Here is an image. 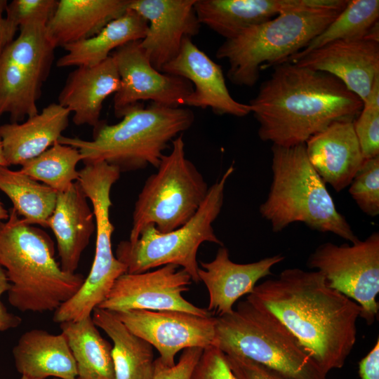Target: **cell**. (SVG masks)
I'll list each match as a JSON object with an SVG mask.
<instances>
[{
    "mask_svg": "<svg viewBox=\"0 0 379 379\" xmlns=\"http://www.w3.org/2000/svg\"><path fill=\"white\" fill-rule=\"evenodd\" d=\"M120 174L118 168L104 161L84 164L79 171L77 181L91 202L94 213L95 251L88 277L74 295L54 312V322L76 321L91 316L105 299L117 279L126 273V266L112 251L114 227L109 218L112 206L110 192Z\"/></svg>",
    "mask_w": 379,
    "mask_h": 379,
    "instance_id": "30bf717a",
    "label": "cell"
},
{
    "mask_svg": "<svg viewBox=\"0 0 379 379\" xmlns=\"http://www.w3.org/2000/svg\"><path fill=\"white\" fill-rule=\"evenodd\" d=\"M344 8H307L279 14L225 39L215 56L227 60V77L232 84L252 87L260 70L287 62Z\"/></svg>",
    "mask_w": 379,
    "mask_h": 379,
    "instance_id": "8992f818",
    "label": "cell"
},
{
    "mask_svg": "<svg viewBox=\"0 0 379 379\" xmlns=\"http://www.w3.org/2000/svg\"><path fill=\"white\" fill-rule=\"evenodd\" d=\"M70 113L53 102L25 121L1 125L0 139L8 166L22 165L52 146L67 128Z\"/></svg>",
    "mask_w": 379,
    "mask_h": 379,
    "instance_id": "d4e9b609",
    "label": "cell"
},
{
    "mask_svg": "<svg viewBox=\"0 0 379 379\" xmlns=\"http://www.w3.org/2000/svg\"><path fill=\"white\" fill-rule=\"evenodd\" d=\"M272 182L267 199L259 208L272 231L279 232L300 222L321 232H331L349 241L359 239L312 166L305 143L291 147L272 145Z\"/></svg>",
    "mask_w": 379,
    "mask_h": 379,
    "instance_id": "5b68a950",
    "label": "cell"
},
{
    "mask_svg": "<svg viewBox=\"0 0 379 379\" xmlns=\"http://www.w3.org/2000/svg\"><path fill=\"white\" fill-rule=\"evenodd\" d=\"M379 18L378 0L348 1L345 8L302 50L291 56L287 62H294L329 43L364 39Z\"/></svg>",
    "mask_w": 379,
    "mask_h": 379,
    "instance_id": "4dcf8cb0",
    "label": "cell"
},
{
    "mask_svg": "<svg viewBox=\"0 0 379 379\" xmlns=\"http://www.w3.org/2000/svg\"><path fill=\"white\" fill-rule=\"evenodd\" d=\"M82 159L78 149L56 141L39 156L23 163L20 171L57 192H63L78 180L77 165Z\"/></svg>",
    "mask_w": 379,
    "mask_h": 379,
    "instance_id": "1f68e13d",
    "label": "cell"
},
{
    "mask_svg": "<svg viewBox=\"0 0 379 379\" xmlns=\"http://www.w3.org/2000/svg\"><path fill=\"white\" fill-rule=\"evenodd\" d=\"M59 324L76 362L77 379H116L112 346L102 337L91 315Z\"/></svg>",
    "mask_w": 379,
    "mask_h": 379,
    "instance_id": "f1b7e54d",
    "label": "cell"
},
{
    "mask_svg": "<svg viewBox=\"0 0 379 379\" xmlns=\"http://www.w3.org/2000/svg\"><path fill=\"white\" fill-rule=\"evenodd\" d=\"M337 4L335 0H196L194 8L200 24L229 39L281 13Z\"/></svg>",
    "mask_w": 379,
    "mask_h": 379,
    "instance_id": "d6986e66",
    "label": "cell"
},
{
    "mask_svg": "<svg viewBox=\"0 0 379 379\" xmlns=\"http://www.w3.org/2000/svg\"><path fill=\"white\" fill-rule=\"evenodd\" d=\"M52 379H58V378H52Z\"/></svg>",
    "mask_w": 379,
    "mask_h": 379,
    "instance_id": "f6af8a7d",
    "label": "cell"
},
{
    "mask_svg": "<svg viewBox=\"0 0 379 379\" xmlns=\"http://www.w3.org/2000/svg\"><path fill=\"white\" fill-rule=\"evenodd\" d=\"M16 370L22 375L46 379H77L75 360L62 333L42 329L24 333L13 348Z\"/></svg>",
    "mask_w": 379,
    "mask_h": 379,
    "instance_id": "484cf974",
    "label": "cell"
},
{
    "mask_svg": "<svg viewBox=\"0 0 379 379\" xmlns=\"http://www.w3.org/2000/svg\"><path fill=\"white\" fill-rule=\"evenodd\" d=\"M0 165L1 166H9L4 154L3 149H2V145L1 141L0 139Z\"/></svg>",
    "mask_w": 379,
    "mask_h": 379,
    "instance_id": "7bdbcfd3",
    "label": "cell"
},
{
    "mask_svg": "<svg viewBox=\"0 0 379 379\" xmlns=\"http://www.w3.org/2000/svg\"><path fill=\"white\" fill-rule=\"evenodd\" d=\"M78 181L63 192H58L54 211L47 221L55 234L60 267L74 273L81 254L95 230L93 210Z\"/></svg>",
    "mask_w": 379,
    "mask_h": 379,
    "instance_id": "7402d4cb",
    "label": "cell"
},
{
    "mask_svg": "<svg viewBox=\"0 0 379 379\" xmlns=\"http://www.w3.org/2000/svg\"><path fill=\"white\" fill-rule=\"evenodd\" d=\"M234 171V166H230L208 188L198 211L184 225L161 233L154 225H149L142 230L136 241H120L115 256L126 266V273H142L166 265H175L186 271L192 281L199 282L197 260L199 247L204 242L223 246L212 224L220 213L225 185Z\"/></svg>",
    "mask_w": 379,
    "mask_h": 379,
    "instance_id": "ba28073f",
    "label": "cell"
},
{
    "mask_svg": "<svg viewBox=\"0 0 379 379\" xmlns=\"http://www.w3.org/2000/svg\"><path fill=\"white\" fill-rule=\"evenodd\" d=\"M7 6L6 1H0V51H1V26L3 20L2 13L5 11V8Z\"/></svg>",
    "mask_w": 379,
    "mask_h": 379,
    "instance_id": "b9f144b4",
    "label": "cell"
},
{
    "mask_svg": "<svg viewBox=\"0 0 379 379\" xmlns=\"http://www.w3.org/2000/svg\"><path fill=\"white\" fill-rule=\"evenodd\" d=\"M161 72L183 77L193 86L185 105L210 108L218 115L238 117L251 113L248 104L235 100L230 95L221 67L213 61L186 36L177 56L165 65Z\"/></svg>",
    "mask_w": 379,
    "mask_h": 379,
    "instance_id": "e0dca14e",
    "label": "cell"
},
{
    "mask_svg": "<svg viewBox=\"0 0 379 379\" xmlns=\"http://www.w3.org/2000/svg\"><path fill=\"white\" fill-rule=\"evenodd\" d=\"M120 87V77L113 58L93 66H80L71 72L58 95V104L73 113L75 125L95 128L100 122L102 104Z\"/></svg>",
    "mask_w": 379,
    "mask_h": 379,
    "instance_id": "603a6c76",
    "label": "cell"
},
{
    "mask_svg": "<svg viewBox=\"0 0 379 379\" xmlns=\"http://www.w3.org/2000/svg\"><path fill=\"white\" fill-rule=\"evenodd\" d=\"M148 23L134 11L128 8L120 17L109 22L95 36L67 44V53L56 62L58 67L93 66L111 55L117 48L146 35Z\"/></svg>",
    "mask_w": 379,
    "mask_h": 379,
    "instance_id": "4316f807",
    "label": "cell"
},
{
    "mask_svg": "<svg viewBox=\"0 0 379 379\" xmlns=\"http://www.w3.org/2000/svg\"><path fill=\"white\" fill-rule=\"evenodd\" d=\"M191 379H236L225 358L218 347L204 349L193 371Z\"/></svg>",
    "mask_w": 379,
    "mask_h": 379,
    "instance_id": "d590c367",
    "label": "cell"
},
{
    "mask_svg": "<svg viewBox=\"0 0 379 379\" xmlns=\"http://www.w3.org/2000/svg\"><path fill=\"white\" fill-rule=\"evenodd\" d=\"M349 193L364 213L371 217L379 214V156L364 160Z\"/></svg>",
    "mask_w": 379,
    "mask_h": 379,
    "instance_id": "e575fe53",
    "label": "cell"
},
{
    "mask_svg": "<svg viewBox=\"0 0 379 379\" xmlns=\"http://www.w3.org/2000/svg\"><path fill=\"white\" fill-rule=\"evenodd\" d=\"M131 332L149 343L159 353L158 359L173 366L176 354L190 347L212 345L216 317L188 312L131 310L111 312Z\"/></svg>",
    "mask_w": 379,
    "mask_h": 379,
    "instance_id": "9a60e30c",
    "label": "cell"
},
{
    "mask_svg": "<svg viewBox=\"0 0 379 379\" xmlns=\"http://www.w3.org/2000/svg\"><path fill=\"white\" fill-rule=\"evenodd\" d=\"M171 142V152L163 154L157 173L147 178L135 203L128 239L131 243L149 225L161 233L184 225L207 195L209 187L203 175L185 157L182 135Z\"/></svg>",
    "mask_w": 379,
    "mask_h": 379,
    "instance_id": "9c48e42d",
    "label": "cell"
},
{
    "mask_svg": "<svg viewBox=\"0 0 379 379\" xmlns=\"http://www.w3.org/2000/svg\"><path fill=\"white\" fill-rule=\"evenodd\" d=\"M20 379H34V378H28V377H26V376H24V375H22L21 378Z\"/></svg>",
    "mask_w": 379,
    "mask_h": 379,
    "instance_id": "ee69618b",
    "label": "cell"
},
{
    "mask_svg": "<svg viewBox=\"0 0 379 379\" xmlns=\"http://www.w3.org/2000/svg\"><path fill=\"white\" fill-rule=\"evenodd\" d=\"M292 62L334 76L364 103L379 76V41L367 39L336 41Z\"/></svg>",
    "mask_w": 379,
    "mask_h": 379,
    "instance_id": "ac0fdd59",
    "label": "cell"
},
{
    "mask_svg": "<svg viewBox=\"0 0 379 379\" xmlns=\"http://www.w3.org/2000/svg\"><path fill=\"white\" fill-rule=\"evenodd\" d=\"M195 1L130 0L128 8L147 21L140 46L157 71L177 56L185 37L199 34L201 24L194 8Z\"/></svg>",
    "mask_w": 379,
    "mask_h": 379,
    "instance_id": "2e32d148",
    "label": "cell"
},
{
    "mask_svg": "<svg viewBox=\"0 0 379 379\" xmlns=\"http://www.w3.org/2000/svg\"><path fill=\"white\" fill-rule=\"evenodd\" d=\"M120 77V87L114 96V112L117 118L142 100L170 107L185 105L193 92L187 79L157 71L150 63L140 41L128 42L112 53Z\"/></svg>",
    "mask_w": 379,
    "mask_h": 379,
    "instance_id": "4fadbf2b",
    "label": "cell"
},
{
    "mask_svg": "<svg viewBox=\"0 0 379 379\" xmlns=\"http://www.w3.org/2000/svg\"><path fill=\"white\" fill-rule=\"evenodd\" d=\"M213 346L250 359L290 379H326L295 337L269 312L248 301L216 317Z\"/></svg>",
    "mask_w": 379,
    "mask_h": 379,
    "instance_id": "52a82bcc",
    "label": "cell"
},
{
    "mask_svg": "<svg viewBox=\"0 0 379 379\" xmlns=\"http://www.w3.org/2000/svg\"><path fill=\"white\" fill-rule=\"evenodd\" d=\"M0 190L11 201L13 208L29 224L47 227L58 192L20 171L0 165Z\"/></svg>",
    "mask_w": 379,
    "mask_h": 379,
    "instance_id": "f546056e",
    "label": "cell"
},
{
    "mask_svg": "<svg viewBox=\"0 0 379 379\" xmlns=\"http://www.w3.org/2000/svg\"><path fill=\"white\" fill-rule=\"evenodd\" d=\"M166 265L153 271L124 273L117 279L105 299L97 307L110 312L131 310H175L201 317L213 316L206 308L184 298L192 278L183 269Z\"/></svg>",
    "mask_w": 379,
    "mask_h": 379,
    "instance_id": "5bb4252c",
    "label": "cell"
},
{
    "mask_svg": "<svg viewBox=\"0 0 379 379\" xmlns=\"http://www.w3.org/2000/svg\"><path fill=\"white\" fill-rule=\"evenodd\" d=\"M248 105L260 138L282 147L304 144L333 122L354 121L363 107L334 76L290 62L275 66Z\"/></svg>",
    "mask_w": 379,
    "mask_h": 379,
    "instance_id": "7a4b0ae2",
    "label": "cell"
},
{
    "mask_svg": "<svg viewBox=\"0 0 379 379\" xmlns=\"http://www.w3.org/2000/svg\"><path fill=\"white\" fill-rule=\"evenodd\" d=\"M194 119L188 108L154 102L145 107L140 103L117 124L100 121L93 129L92 140L61 135L58 142L78 149L84 164L104 161L121 173L149 165L157 168L169 142L188 130Z\"/></svg>",
    "mask_w": 379,
    "mask_h": 379,
    "instance_id": "277c9868",
    "label": "cell"
},
{
    "mask_svg": "<svg viewBox=\"0 0 379 379\" xmlns=\"http://www.w3.org/2000/svg\"><path fill=\"white\" fill-rule=\"evenodd\" d=\"M361 379H379V340L373 349L359 363Z\"/></svg>",
    "mask_w": 379,
    "mask_h": 379,
    "instance_id": "ab89813d",
    "label": "cell"
},
{
    "mask_svg": "<svg viewBox=\"0 0 379 379\" xmlns=\"http://www.w3.org/2000/svg\"><path fill=\"white\" fill-rule=\"evenodd\" d=\"M225 355L236 379H290L250 359L234 354Z\"/></svg>",
    "mask_w": 379,
    "mask_h": 379,
    "instance_id": "74e56055",
    "label": "cell"
},
{
    "mask_svg": "<svg viewBox=\"0 0 379 379\" xmlns=\"http://www.w3.org/2000/svg\"><path fill=\"white\" fill-rule=\"evenodd\" d=\"M58 4L57 0H13L7 4L1 26V50L15 39L21 26L36 20L48 21Z\"/></svg>",
    "mask_w": 379,
    "mask_h": 379,
    "instance_id": "d6a6232c",
    "label": "cell"
},
{
    "mask_svg": "<svg viewBox=\"0 0 379 379\" xmlns=\"http://www.w3.org/2000/svg\"><path fill=\"white\" fill-rule=\"evenodd\" d=\"M284 256L276 255L260 260L239 264L230 259L227 248L220 246L215 258L201 262L199 281L204 282L209 295L206 308L213 315L220 317L233 311V305L243 295L251 293L257 282L272 274V267Z\"/></svg>",
    "mask_w": 379,
    "mask_h": 379,
    "instance_id": "ffe728a7",
    "label": "cell"
},
{
    "mask_svg": "<svg viewBox=\"0 0 379 379\" xmlns=\"http://www.w3.org/2000/svg\"><path fill=\"white\" fill-rule=\"evenodd\" d=\"M10 283L8 280L6 271L0 266V332L6 331L18 327L22 322V319L8 311L1 300V295L8 292Z\"/></svg>",
    "mask_w": 379,
    "mask_h": 379,
    "instance_id": "f35d334b",
    "label": "cell"
},
{
    "mask_svg": "<svg viewBox=\"0 0 379 379\" xmlns=\"http://www.w3.org/2000/svg\"><path fill=\"white\" fill-rule=\"evenodd\" d=\"M47 20L21 26L18 36L0 51V118L21 123L39 113L37 101L55 58L46 36Z\"/></svg>",
    "mask_w": 379,
    "mask_h": 379,
    "instance_id": "8fae6325",
    "label": "cell"
},
{
    "mask_svg": "<svg viewBox=\"0 0 379 379\" xmlns=\"http://www.w3.org/2000/svg\"><path fill=\"white\" fill-rule=\"evenodd\" d=\"M91 317L113 342L116 379H152L155 368L153 347L131 332L110 311L95 307Z\"/></svg>",
    "mask_w": 379,
    "mask_h": 379,
    "instance_id": "83f0119b",
    "label": "cell"
},
{
    "mask_svg": "<svg viewBox=\"0 0 379 379\" xmlns=\"http://www.w3.org/2000/svg\"><path fill=\"white\" fill-rule=\"evenodd\" d=\"M130 0H60L46 25L55 47L89 39L122 15Z\"/></svg>",
    "mask_w": 379,
    "mask_h": 379,
    "instance_id": "cb8c5ba5",
    "label": "cell"
},
{
    "mask_svg": "<svg viewBox=\"0 0 379 379\" xmlns=\"http://www.w3.org/2000/svg\"><path fill=\"white\" fill-rule=\"evenodd\" d=\"M307 265L321 272L331 288L359 305L360 317L372 325L379 310L378 232L351 245L322 244L309 256Z\"/></svg>",
    "mask_w": 379,
    "mask_h": 379,
    "instance_id": "7c38bea8",
    "label": "cell"
},
{
    "mask_svg": "<svg viewBox=\"0 0 379 379\" xmlns=\"http://www.w3.org/2000/svg\"><path fill=\"white\" fill-rule=\"evenodd\" d=\"M354 128L364 159L379 156V76L354 121Z\"/></svg>",
    "mask_w": 379,
    "mask_h": 379,
    "instance_id": "836d02e7",
    "label": "cell"
},
{
    "mask_svg": "<svg viewBox=\"0 0 379 379\" xmlns=\"http://www.w3.org/2000/svg\"><path fill=\"white\" fill-rule=\"evenodd\" d=\"M204 349L190 347L183 350L179 360L172 366L155 359L154 373L152 379H191L193 371L199 360Z\"/></svg>",
    "mask_w": 379,
    "mask_h": 379,
    "instance_id": "8d00e7d4",
    "label": "cell"
},
{
    "mask_svg": "<svg viewBox=\"0 0 379 379\" xmlns=\"http://www.w3.org/2000/svg\"><path fill=\"white\" fill-rule=\"evenodd\" d=\"M9 216V211L4 207V204L0 201V220H6Z\"/></svg>",
    "mask_w": 379,
    "mask_h": 379,
    "instance_id": "60d3db41",
    "label": "cell"
},
{
    "mask_svg": "<svg viewBox=\"0 0 379 379\" xmlns=\"http://www.w3.org/2000/svg\"><path fill=\"white\" fill-rule=\"evenodd\" d=\"M0 220V266L10 283L9 303L21 312H54L79 290L85 278L62 270L54 244L12 207Z\"/></svg>",
    "mask_w": 379,
    "mask_h": 379,
    "instance_id": "3957f363",
    "label": "cell"
},
{
    "mask_svg": "<svg viewBox=\"0 0 379 379\" xmlns=\"http://www.w3.org/2000/svg\"><path fill=\"white\" fill-rule=\"evenodd\" d=\"M246 300L281 321L324 373L344 366L361 309L331 288L321 272L286 269L256 285Z\"/></svg>",
    "mask_w": 379,
    "mask_h": 379,
    "instance_id": "6da1fadb",
    "label": "cell"
},
{
    "mask_svg": "<svg viewBox=\"0 0 379 379\" xmlns=\"http://www.w3.org/2000/svg\"><path fill=\"white\" fill-rule=\"evenodd\" d=\"M305 147L313 168L336 192L350 185L365 160L352 121L332 123L310 138Z\"/></svg>",
    "mask_w": 379,
    "mask_h": 379,
    "instance_id": "44dd1931",
    "label": "cell"
}]
</instances>
